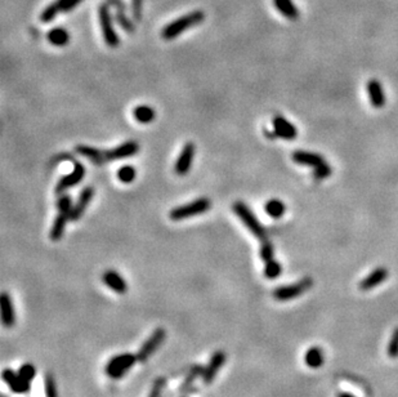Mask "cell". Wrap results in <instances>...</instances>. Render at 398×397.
<instances>
[{
	"label": "cell",
	"mask_w": 398,
	"mask_h": 397,
	"mask_svg": "<svg viewBox=\"0 0 398 397\" xmlns=\"http://www.w3.org/2000/svg\"><path fill=\"white\" fill-rule=\"evenodd\" d=\"M75 152L80 156L85 157L96 165H103L110 161L123 160L128 157L134 156L139 152V144L135 141H127L124 144H119L111 150H100L96 147L85 146V144H77L75 147Z\"/></svg>",
	"instance_id": "cell-1"
},
{
	"label": "cell",
	"mask_w": 398,
	"mask_h": 397,
	"mask_svg": "<svg viewBox=\"0 0 398 397\" xmlns=\"http://www.w3.org/2000/svg\"><path fill=\"white\" fill-rule=\"evenodd\" d=\"M205 20V13L202 10H192L190 13L171 21L161 30V37L164 40H173L191 27L198 26Z\"/></svg>",
	"instance_id": "cell-2"
},
{
	"label": "cell",
	"mask_w": 398,
	"mask_h": 397,
	"mask_svg": "<svg viewBox=\"0 0 398 397\" xmlns=\"http://www.w3.org/2000/svg\"><path fill=\"white\" fill-rule=\"evenodd\" d=\"M232 209H233V213L240 218L241 222L245 224V227H246V228H248L257 239H259V240L262 241L267 239L265 228L263 227V224L258 220V218L255 217V214L251 212V209L246 205V204L242 203V201H236V203L233 204Z\"/></svg>",
	"instance_id": "cell-3"
},
{
	"label": "cell",
	"mask_w": 398,
	"mask_h": 397,
	"mask_svg": "<svg viewBox=\"0 0 398 397\" xmlns=\"http://www.w3.org/2000/svg\"><path fill=\"white\" fill-rule=\"evenodd\" d=\"M211 201L207 197H200L191 203L184 204L181 207L173 208L169 213V217L171 220H183L187 218L195 217V216H200L210 209Z\"/></svg>",
	"instance_id": "cell-4"
},
{
	"label": "cell",
	"mask_w": 398,
	"mask_h": 397,
	"mask_svg": "<svg viewBox=\"0 0 398 397\" xmlns=\"http://www.w3.org/2000/svg\"><path fill=\"white\" fill-rule=\"evenodd\" d=\"M98 18H100V30H102V35L110 48H116L120 44V39L117 36L116 31L114 29V24H112V17H111L110 12V4L103 3L100 4L98 8Z\"/></svg>",
	"instance_id": "cell-5"
},
{
	"label": "cell",
	"mask_w": 398,
	"mask_h": 397,
	"mask_svg": "<svg viewBox=\"0 0 398 397\" xmlns=\"http://www.w3.org/2000/svg\"><path fill=\"white\" fill-rule=\"evenodd\" d=\"M137 355L121 354L112 357L106 365V374L112 379H119L124 377L128 371L131 370L134 364L137 362Z\"/></svg>",
	"instance_id": "cell-6"
},
{
	"label": "cell",
	"mask_w": 398,
	"mask_h": 397,
	"mask_svg": "<svg viewBox=\"0 0 398 397\" xmlns=\"http://www.w3.org/2000/svg\"><path fill=\"white\" fill-rule=\"evenodd\" d=\"M313 285V280L311 277H304L300 281L290 285H284V287L276 288L273 290V298L280 302H286V300L294 299V298L299 297L301 294H304L305 291L309 290Z\"/></svg>",
	"instance_id": "cell-7"
},
{
	"label": "cell",
	"mask_w": 398,
	"mask_h": 397,
	"mask_svg": "<svg viewBox=\"0 0 398 397\" xmlns=\"http://www.w3.org/2000/svg\"><path fill=\"white\" fill-rule=\"evenodd\" d=\"M165 338H166V331L163 327H159V329L152 331V334L147 338V340L142 344V347L138 351V361H141V362L147 361L159 350V347L163 344Z\"/></svg>",
	"instance_id": "cell-8"
},
{
	"label": "cell",
	"mask_w": 398,
	"mask_h": 397,
	"mask_svg": "<svg viewBox=\"0 0 398 397\" xmlns=\"http://www.w3.org/2000/svg\"><path fill=\"white\" fill-rule=\"evenodd\" d=\"M85 177V167L79 161H74V169L68 174H66L65 177L61 178L58 180L57 186H56V194L62 195L65 194L68 188L76 186L84 180Z\"/></svg>",
	"instance_id": "cell-9"
},
{
	"label": "cell",
	"mask_w": 398,
	"mask_h": 397,
	"mask_svg": "<svg viewBox=\"0 0 398 397\" xmlns=\"http://www.w3.org/2000/svg\"><path fill=\"white\" fill-rule=\"evenodd\" d=\"M195 152H196V147L192 142H187L184 144L174 165V172L178 176H184V174H187L190 172L192 167V161H194Z\"/></svg>",
	"instance_id": "cell-10"
},
{
	"label": "cell",
	"mask_w": 398,
	"mask_h": 397,
	"mask_svg": "<svg viewBox=\"0 0 398 397\" xmlns=\"http://www.w3.org/2000/svg\"><path fill=\"white\" fill-rule=\"evenodd\" d=\"M1 377H3V381L7 383L8 387L10 388V391L14 392V394H27L30 391V382L25 381L24 378L18 374V371L16 373L12 369H4Z\"/></svg>",
	"instance_id": "cell-11"
},
{
	"label": "cell",
	"mask_w": 398,
	"mask_h": 397,
	"mask_svg": "<svg viewBox=\"0 0 398 397\" xmlns=\"http://www.w3.org/2000/svg\"><path fill=\"white\" fill-rule=\"evenodd\" d=\"M298 136V130L289 120L282 116H276L273 119V132L272 137H278L286 141H293Z\"/></svg>",
	"instance_id": "cell-12"
},
{
	"label": "cell",
	"mask_w": 398,
	"mask_h": 397,
	"mask_svg": "<svg viewBox=\"0 0 398 397\" xmlns=\"http://www.w3.org/2000/svg\"><path fill=\"white\" fill-rule=\"evenodd\" d=\"M93 196H94L93 187L92 186L84 187L83 190H81L80 195H79V197H77L76 203H75L74 207H72L70 220H72V222H76V220H79L81 217H83V214L85 213V209H87V207L92 201Z\"/></svg>",
	"instance_id": "cell-13"
},
{
	"label": "cell",
	"mask_w": 398,
	"mask_h": 397,
	"mask_svg": "<svg viewBox=\"0 0 398 397\" xmlns=\"http://www.w3.org/2000/svg\"><path fill=\"white\" fill-rule=\"evenodd\" d=\"M226 354L223 351H217L211 356L209 364L204 369V374H202V382L204 384H210L211 382L214 381V378L217 377V374L222 369V366L226 362Z\"/></svg>",
	"instance_id": "cell-14"
},
{
	"label": "cell",
	"mask_w": 398,
	"mask_h": 397,
	"mask_svg": "<svg viewBox=\"0 0 398 397\" xmlns=\"http://www.w3.org/2000/svg\"><path fill=\"white\" fill-rule=\"evenodd\" d=\"M102 281H103L111 290L117 294H125L128 291V284L119 272L115 270H107L102 275Z\"/></svg>",
	"instance_id": "cell-15"
},
{
	"label": "cell",
	"mask_w": 398,
	"mask_h": 397,
	"mask_svg": "<svg viewBox=\"0 0 398 397\" xmlns=\"http://www.w3.org/2000/svg\"><path fill=\"white\" fill-rule=\"evenodd\" d=\"M388 275H389V272L385 267L375 268L371 274H368L367 276H366L365 279L360 283L358 288L364 291L371 290V289H374L375 287H378V285H380L382 283H384V281L387 280Z\"/></svg>",
	"instance_id": "cell-16"
},
{
	"label": "cell",
	"mask_w": 398,
	"mask_h": 397,
	"mask_svg": "<svg viewBox=\"0 0 398 397\" xmlns=\"http://www.w3.org/2000/svg\"><path fill=\"white\" fill-rule=\"evenodd\" d=\"M0 310H1V321H3L4 326H13L16 324V312H14L12 298L5 291L0 297Z\"/></svg>",
	"instance_id": "cell-17"
},
{
	"label": "cell",
	"mask_w": 398,
	"mask_h": 397,
	"mask_svg": "<svg viewBox=\"0 0 398 397\" xmlns=\"http://www.w3.org/2000/svg\"><path fill=\"white\" fill-rule=\"evenodd\" d=\"M367 93L370 102L375 108H382L385 105V93L382 83L376 79H370L367 81Z\"/></svg>",
	"instance_id": "cell-18"
},
{
	"label": "cell",
	"mask_w": 398,
	"mask_h": 397,
	"mask_svg": "<svg viewBox=\"0 0 398 397\" xmlns=\"http://www.w3.org/2000/svg\"><path fill=\"white\" fill-rule=\"evenodd\" d=\"M70 216H71L70 213L58 211L57 217H56L53 224H52V228H50V234H49L50 240L58 241L62 239V236L65 235V228H66L67 222L70 220Z\"/></svg>",
	"instance_id": "cell-19"
},
{
	"label": "cell",
	"mask_w": 398,
	"mask_h": 397,
	"mask_svg": "<svg viewBox=\"0 0 398 397\" xmlns=\"http://www.w3.org/2000/svg\"><path fill=\"white\" fill-rule=\"evenodd\" d=\"M293 161L301 165H308V167H318L325 163V159L322 155L315 154V152H308V151H295L293 154Z\"/></svg>",
	"instance_id": "cell-20"
},
{
	"label": "cell",
	"mask_w": 398,
	"mask_h": 397,
	"mask_svg": "<svg viewBox=\"0 0 398 397\" xmlns=\"http://www.w3.org/2000/svg\"><path fill=\"white\" fill-rule=\"evenodd\" d=\"M47 39L54 47H65L70 41V35L64 27H54L48 31Z\"/></svg>",
	"instance_id": "cell-21"
},
{
	"label": "cell",
	"mask_w": 398,
	"mask_h": 397,
	"mask_svg": "<svg viewBox=\"0 0 398 397\" xmlns=\"http://www.w3.org/2000/svg\"><path fill=\"white\" fill-rule=\"evenodd\" d=\"M273 5L282 16L289 20H297L299 17V10L293 3V0H273Z\"/></svg>",
	"instance_id": "cell-22"
},
{
	"label": "cell",
	"mask_w": 398,
	"mask_h": 397,
	"mask_svg": "<svg viewBox=\"0 0 398 397\" xmlns=\"http://www.w3.org/2000/svg\"><path fill=\"white\" fill-rule=\"evenodd\" d=\"M325 357H324V352H322V348L317 347V346H313V347L308 348L307 352L304 355V362L307 366L312 367V369H317V367L322 366L324 365Z\"/></svg>",
	"instance_id": "cell-23"
},
{
	"label": "cell",
	"mask_w": 398,
	"mask_h": 397,
	"mask_svg": "<svg viewBox=\"0 0 398 397\" xmlns=\"http://www.w3.org/2000/svg\"><path fill=\"white\" fill-rule=\"evenodd\" d=\"M204 369L205 367H202L201 365H194V366L190 369V371L187 373L186 378H184V381L182 382L179 391H181V392H188V391L191 390L194 382L196 381L199 377H202Z\"/></svg>",
	"instance_id": "cell-24"
},
{
	"label": "cell",
	"mask_w": 398,
	"mask_h": 397,
	"mask_svg": "<svg viewBox=\"0 0 398 397\" xmlns=\"http://www.w3.org/2000/svg\"><path fill=\"white\" fill-rule=\"evenodd\" d=\"M155 115L156 113H155L154 108L150 106H146V105L137 106L133 110L134 119L141 124H150L151 121H154Z\"/></svg>",
	"instance_id": "cell-25"
},
{
	"label": "cell",
	"mask_w": 398,
	"mask_h": 397,
	"mask_svg": "<svg viewBox=\"0 0 398 397\" xmlns=\"http://www.w3.org/2000/svg\"><path fill=\"white\" fill-rule=\"evenodd\" d=\"M265 211L269 217L274 218V219H278V218H281L285 214L286 207H285V204L282 203L281 200L272 199V200H268L267 203H265Z\"/></svg>",
	"instance_id": "cell-26"
},
{
	"label": "cell",
	"mask_w": 398,
	"mask_h": 397,
	"mask_svg": "<svg viewBox=\"0 0 398 397\" xmlns=\"http://www.w3.org/2000/svg\"><path fill=\"white\" fill-rule=\"evenodd\" d=\"M135 176H137V170L132 165H124L117 170V178L123 183H132L135 180Z\"/></svg>",
	"instance_id": "cell-27"
},
{
	"label": "cell",
	"mask_w": 398,
	"mask_h": 397,
	"mask_svg": "<svg viewBox=\"0 0 398 397\" xmlns=\"http://www.w3.org/2000/svg\"><path fill=\"white\" fill-rule=\"evenodd\" d=\"M281 272H282V266L278 263L277 260L272 259V260H268V262H265V276L267 277V279H271V280H273V279H276V277L280 276Z\"/></svg>",
	"instance_id": "cell-28"
},
{
	"label": "cell",
	"mask_w": 398,
	"mask_h": 397,
	"mask_svg": "<svg viewBox=\"0 0 398 397\" xmlns=\"http://www.w3.org/2000/svg\"><path fill=\"white\" fill-rule=\"evenodd\" d=\"M58 13H61L60 9H58L56 1H53V3H50L49 5L44 8L40 14V21L44 22V24H49V22H52L57 17Z\"/></svg>",
	"instance_id": "cell-29"
},
{
	"label": "cell",
	"mask_w": 398,
	"mask_h": 397,
	"mask_svg": "<svg viewBox=\"0 0 398 397\" xmlns=\"http://www.w3.org/2000/svg\"><path fill=\"white\" fill-rule=\"evenodd\" d=\"M115 18H116L117 24L120 25V26L123 27V29H124L128 34H133L134 31H135V26H134L133 22H132V21L129 20L127 16H125L124 10L123 9L116 10V13H115Z\"/></svg>",
	"instance_id": "cell-30"
},
{
	"label": "cell",
	"mask_w": 398,
	"mask_h": 397,
	"mask_svg": "<svg viewBox=\"0 0 398 397\" xmlns=\"http://www.w3.org/2000/svg\"><path fill=\"white\" fill-rule=\"evenodd\" d=\"M259 254H261L262 259L265 260V262H268V260L273 259V255H274L273 244H272L271 241H268L267 239L262 241L261 252H259Z\"/></svg>",
	"instance_id": "cell-31"
},
{
	"label": "cell",
	"mask_w": 398,
	"mask_h": 397,
	"mask_svg": "<svg viewBox=\"0 0 398 397\" xmlns=\"http://www.w3.org/2000/svg\"><path fill=\"white\" fill-rule=\"evenodd\" d=\"M72 199L71 196L66 194L60 195V197L57 199V209L61 212H66V213H70L72 211Z\"/></svg>",
	"instance_id": "cell-32"
},
{
	"label": "cell",
	"mask_w": 398,
	"mask_h": 397,
	"mask_svg": "<svg viewBox=\"0 0 398 397\" xmlns=\"http://www.w3.org/2000/svg\"><path fill=\"white\" fill-rule=\"evenodd\" d=\"M18 374L24 378L25 381L31 382L35 378V375H36V369H35V366L33 364H24L18 369Z\"/></svg>",
	"instance_id": "cell-33"
},
{
	"label": "cell",
	"mask_w": 398,
	"mask_h": 397,
	"mask_svg": "<svg viewBox=\"0 0 398 397\" xmlns=\"http://www.w3.org/2000/svg\"><path fill=\"white\" fill-rule=\"evenodd\" d=\"M45 395H47V397H58L56 381L50 373L45 375Z\"/></svg>",
	"instance_id": "cell-34"
},
{
	"label": "cell",
	"mask_w": 398,
	"mask_h": 397,
	"mask_svg": "<svg viewBox=\"0 0 398 397\" xmlns=\"http://www.w3.org/2000/svg\"><path fill=\"white\" fill-rule=\"evenodd\" d=\"M332 167L325 161V163L321 164V165L315 167V170H313V177H315L316 180H325V178L329 177V176L332 174Z\"/></svg>",
	"instance_id": "cell-35"
},
{
	"label": "cell",
	"mask_w": 398,
	"mask_h": 397,
	"mask_svg": "<svg viewBox=\"0 0 398 397\" xmlns=\"http://www.w3.org/2000/svg\"><path fill=\"white\" fill-rule=\"evenodd\" d=\"M81 1H83V0H56V4H57L60 12L66 13L68 10L76 8Z\"/></svg>",
	"instance_id": "cell-36"
},
{
	"label": "cell",
	"mask_w": 398,
	"mask_h": 397,
	"mask_svg": "<svg viewBox=\"0 0 398 397\" xmlns=\"http://www.w3.org/2000/svg\"><path fill=\"white\" fill-rule=\"evenodd\" d=\"M165 384H166L165 378H158V379L154 382V386L151 388L150 394H148L147 397H161V394H163V390H164Z\"/></svg>",
	"instance_id": "cell-37"
},
{
	"label": "cell",
	"mask_w": 398,
	"mask_h": 397,
	"mask_svg": "<svg viewBox=\"0 0 398 397\" xmlns=\"http://www.w3.org/2000/svg\"><path fill=\"white\" fill-rule=\"evenodd\" d=\"M388 356L398 357V329L393 331V335L391 338V342L388 344Z\"/></svg>",
	"instance_id": "cell-38"
},
{
	"label": "cell",
	"mask_w": 398,
	"mask_h": 397,
	"mask_svg": "<svg viewBox=\"0 0 398 397\" xmlns=\"http://www.w3.org/2000/svg\"><path fill=\"white\" fill-rule=\"evenodd\" d=\"M142 3L143 0H132V13L135 21H141L142 18Z\"/></svg>",
	"instance_id": "cell-39"
},
{
	"label": "cell",
	"mask_w": 398,
	"mask_h": 397,
	"mask_svg": "<svg viewBox=\"0 0 398 397\" xmlns=\"http://www.w3.org/2000/svg\"><path fill=\"white\" fill-rule=\"evenodd\" d=\"M338 397H356V396H353V395L348 394V392H343V394H339Z\"/></svg>",
	"instance_id": "cell-40"
}]
</instances>
